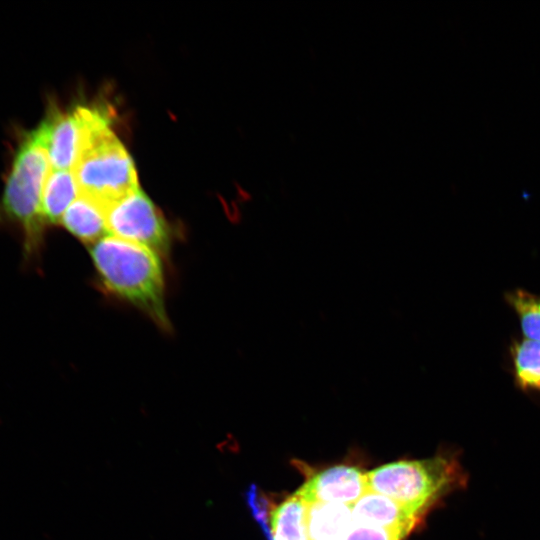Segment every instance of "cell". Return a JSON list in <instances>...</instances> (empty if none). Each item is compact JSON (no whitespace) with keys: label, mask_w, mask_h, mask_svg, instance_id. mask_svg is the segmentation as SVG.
I'll return each instance as SVG.
<instances>
[{"label":"cell","mask_w":540,"mask_h":540,"mask_svg":"<svg viewBox=\"0 0 540 540\" xmlns=\"http://www.w3.org/2000/svg\"><path fill=\"white\" fill-rule=\"evenodd\" d=\"M51 171L48 153L37 127L21 135L0 198V228L20 235L22 264L38 265L46 225L41 214L44 184Z\"/></svg>","instance_id":"1"},{"label":"cell","mask_w":540,"mask_h":540,"mask_svg":"<svg viewBox=\"0 0 540 540\" xmlns=\"http://www.w3.org/2000/svg\"><path fill=\"white\" fill-rule=\"evenodd\" d=\"M83 134L72 168L78 193L104 210L138 189L132 158L109 128L110 114L102 107H80Z\"/></svg>","instance_id":"2"},{"label":"cell","mask_w":540,"mask_h":540,"mask_svg":"<svg viewBox=\"0 0 540 540\" xmlns=\"http://www.w3.org/2000/svg\"><path fill=\"white\" fill-rule=\"evenodd\" d=\"M91 256L105 288L168 328L164 278L156 252L144 245L108 235L98 240Z\"/></svg>","instance_id":"3"},{"label":"cell","mask_w":540,"mask_h":540,"mask_svg":"<svg viewBox=\"0 0 540 540\" xmlns=\"http://www.w3.org/2000/svg\"><path fill=\"white\" fill-rule=\"evenodd\" d=\"M368 490L385 495L422 516L441 497L466 486L467 474L456 457L439 455L398 461L366 473Z\"/></svg>","instance_id":"4"},{"label":"cell","mask_w":540,"mask_h":540,"mask_svg":"<svg viewBox=\"0 0 540 540\" xmlns=\"http://www.w3.org/2000/svg\"><path fill=\"white\" fill-rule=\"evenodd\" d=\"M107 232L164 253L170 246L169 227L153 202L139 188L105 210Z\"/></svg>","instance_id":"5"},{"label":"cell","mask_w":540,"mask_h":540,"mask_svg":"<svg viewBox=\"0 0 540 540\" xmlns=\"http://www.w3.org/2000/svg\"><path fill=\"white\" fill-rule=\"evenodd\" d=\"M368 491L366 474L359 469L337 465L310 477L296 492L308 505L352 506Z\"/></svg>","instance_id":"6"},{"label":"cell","mask_w":540,"mask_h":540,"mask_svg":"<svg viewBox=\"0 0 540 540\" xmlns=\"http://www.w3.org/2000/svg\"><path fill=\"white\" fill-rule=\"evenodd\" d=\"M37 129L44 141L51 169L72 170L83 134V121L77 106L69 112L51 107Z\"/></svg>","instance_id":"7"},{"label":"cell","mask_w":540,"mask_h":540,"mask_svg":"<svg viewBox=\"0 0 540 540\" xmlns=\"http://www.w3.org/2000/svg\"><path fill=\"white\" fill-rule=\"evenodd\" d=\"M351 512L354 523L400 531L407 535L421 518L412 509L369 490L351 506Z\"/></svg>","instance_id":"8"},{"label":"cell","mask_w":540,"mask_h":540,"mask_svg":"<svg viewBox=\"0 0 540 540\" xmlns=\"http://www.w3.org/2000/svg\"><path fill=\"white\" fill-rule=\"evenodd\" d=\"M309 505L297 494L289 496L270 509L267 540H310L308 533Z\"/></svg>","instance_id":"9"},{"label":"cell","mask_w":540,"mask_h":540,"mask_svg":"<svg viewBox=\"0 0 540 540\" xmlns=\"http://www.w3.org/2000/svg\"><path fill=\"white\" fill-rule=\"evenodd\" d=\"M79 195L71 170L49 172L42 191L41 214L46 226L55 225Z\"/></svg>","instance_id":"10"},{"label":"cell","mask_w":540,"mask_h":540,"mask_svg":"<svg viewBox=\"0 0 540 540\" xmlns=\"http://www.w3.org/2000/svg\"><path fill=\"white\" fill-rule=\"evenodd\" d=\"M60 224L85 243L98 241L107 232L104 209L81 195L65 211Z\"/></svg>","instance_id":"11"},{"label":"cell","mask_w":540,"mask_h":540,"mask_svg":"<svg viewBox=\"0 0 540 540\" xmlns=\"http://www.w3.org/2000/svg\"><path fill=\"white\" fill-rule=\"evenodd\" d=\"M307 524L310 540H344L353 524L351 506L311 504Z\"/></svg>","instance_id":"12"},{"label":"cell","mask_w":540,"mask_h":540,"mask_svg":"<svg viewBox=\"0 0 540 540\" xmlns=\"http://www.w3.org/2000/svg\"><path fill=\"white\" fill-rule=\"evenodd\" d=\"M513 376L517 387L540 392V342L521 338L510 346Z\"/></svg>","instance_id":"13"},{"label":"cell","mask_w":540,"mask_h":540,"mask_svg":"<svg viewBox=\"0 0 540 540\" xmlns=\"http://www.w3.org/2000/svg\"><path fill=\"white\" fill-rule=\"evenodd\" d=\"M505 299L518 317L523 337L540 342V294L515 289Z\"/></svg>","instance_id":"14"},{"label":"cell","mask_w":540,"mask_h":540,"mask_svg":"<svg viewBox=\"0 0 540 540\" xmlns=\"http://www.w3.org/2000/svg\"><path fill=\"white\" fill-rule=\"evenodd\" d=\"M406 533L354 523L344 540H403Z\"/></svg>","instance_id":"15"}]
</instances>
